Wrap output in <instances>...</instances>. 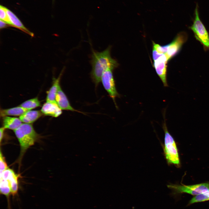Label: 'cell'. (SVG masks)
I'll return each mask as SVG.
<instances>
[{
    "instance_id": "obj_1",
    "label": "cell",
    "mask_w": 209,
    "mask_h": 209,
    "mask_svg": "<svg viewBox=\"0 0 209 209\" xmlns=\"http://www.w3.org/2000/svg\"><path fill=\"white\" fill-rule=\"evenodd\" d=\"M111 46H109L100 52L92 49L91 59L92 66L91 77L96 87L101 82L102 76L105 71L108 69L113 70L118 66L117 61L111 56Z\"/></svg>"
},
{
    "instance_id": "obj_2",
    "label": "cell",
    "mask_w": 209,
    "mask_h": 209,
    "mask_svg": "<svg viewBox=\"0 0 209 209\" xmlns=\"http://www.w3.org/2000/svg\"><path fill=\"white\" fill-rule=\"evenodd\" d=\"M14 131L19 142L21 154L33 145L38 137L37 134L30 124L22 123Z\"/></svg>"
},
{
    "instance_id": "obj_3",
    "label": "cell",
    "mask_w": 209,
    "mask_h": 209,
    "mask_svg": "<svg viewBox=\"0 0 209 209\" xmlns=\"http://www.w3.org/2000/svg\"><path fill=\"white\" fill-rule=\"evenodd\" d=\"M163 114L164 121L163 127L165 133L164 151L165 157L168 163L179 167L180 161L176 144L168 130L165 120V114L164 113Z\"/></svg>"
},
{
    "instance_id": "obj_4",
    "label": "cell",
    "mask_w": 209,
    "mask_h": 209,
    "mask_svg": "<svg viewBox=\"0 0 209 209\" xmlns=\"http://www.w3.org/2000/svg\"><path fill=\"white\" fill-rule=\"evenodd\" d=\"M167 186L172 190L171 195L174 196L184 193L196 196L209 189V183L190 185L170 184Z\"/></svg>"
},
{
    "instance_id": "obj_5",
    "label": "cell",
    "mask_w": 209,
    "mask_h": 209,
    "mask_svg": "<svg viewBox=\"0 0 209 209\" xmlns=\"http://www.w3.org/2000/svg\"><path fill=\"white\" fill-rule=\"evenodd\" d=\"M199 7L198 3H197L195 9L193 23L190 28L194 32L197 39L205 48L209 49V36L199 17Z\"/></svg>"
},
{
    "instance_id": "obj_6",
    "label": "cell",
    "mask_w": 209,
    "mask_h": 209,
    "mask_svg": "<svg viewBox=\"0 0 209 209\" xmlns=\"http://www.w3.org/2000/svg\"><path fill=\"white\" fill-rule=\"evenodd\" d=\"M113 70L108 69L103 73L101 78L103 87L112 98L115 105L117 107L116 102V98L119 96L116 87L115 82L113 75Z\"/></svg>"
},
{
    "instance_id": "obj_7",
    "label": "cell",
    "mask_w": 209,
    "mask_h": 209,
    "mask_svg": "<svg viewBox=\"0 0 209 209\" xmlns=\"http://www.w3.org/2000/svg\"><path fill=\"white\" fill-rule=\"evenodd\" d=\"M186 39V34L184 33H181L171 43L168 44L167 51L165 54L168 60L178 53Z\"/></svg>"
},
{
    "instance_id": "obj_8",
    "label": "cell",
    "mask_w": 209,
    "mask_h": 209,
    "mask_svg": "<svg viewBox=\"0 0 209 209\" xmlns=\"http://www.w3.org/2000/svg\"><path fill=\"white\" fill-rule=\"evenodd\" d=\"M168 60L165 54L154 61V66L156 72L165 87L168 86L166 78L167 62Z\"/></svg>"
},
{
    "instance_id": "obj_9",
    "label": "cell",
    "mask_w": 209,
    "mask_h": 209,
    "mask_svg": "<svg viewBox=\"0 0 209 209\" xmlns=\"http://www.w3.org/2000/svg\"><path fill=\"white\" fill-rule=\"evenodd\" d=\"M55 101L60 108L63 110L83 113L74 109L71 105L66 95L59 86L55 97Z\"/></svg>"
},
{
    "instance_id": "obj_10",
    "label": "cell",
    "mask_w": 209,
    "mask_h": 209,
    "mask_svg": "<svg viewBox=\"0 0 209 209\" xmlns=\"http://www.w3.org/2000/svg\"><path fill=\"white\" fill-rule=\"evenodd\" d=\"M62 110L56 102L46 101L43 105L41 111L46 116L57 117L62 114Z\"/></svg>"
},
{
    "instance_id": "obj_11",
    "label": "cell",
    "mask_w": 209,
    "mask_h": 209,
    "mask_svg": "<svg viewBox=\"0 0 209 209\" xmlns=\"http://www.w3.org/2000/svg\"><path fill=\"white\" fill-rule=\"evenodd\" d=\"M6 10L12 26L20 29L32 37L34 36L33 33L30 31L24 26L15 14L6 8Z\"/></svg>"
},
{
    "instance_id": "obj_12",
    "label": "cell",
    "mask_w": 209,
    "mask_h": 209,
    "mask_svg": "<svg viewBox=\"0 0 209 209\" xmlns=\"http://www.w3.org/2000/svg\"><path fill=\"white\" fill-rule=\"evenodd\" d=\"M42 114L41 111L28 110L19 116V118L24 123L31 124L40 118Z\"/></svg>"
},
{
    "instance_id": "obj_13",
    "label": "cell",
    "mask_w": 209,
    "mask_h": 209,
    "mask_svg": "<svg viewBox=\"0 0 209 209\" xmlns=\"http://www.w3.org/2000/svg\"><path fill=\"white\" fill-rule=\"evenodd\" d=\"M62 70L59 76L57 78H54L53 83L48 91L46 98V101L56 102L55 97L60 85L61 78L64 71Z\"/></svg>"
},
{
    "instance_id": "obj_14",
    "label": "cell",
    "mask_w": 209,
    "mask_h": 209,
    "mask_svg": "<svg viewBox=\"0 0 209 209\" xmlns=\"http://www.w3.org/2000/svg\"><path fill=\"white\" fill-rule=\"evenodd\" d=\"M3 127L14 130L18 128L22 123L20 119L16 117L5 116L3 117Z\"/></svg>"
},
{
    "instance_id": "obj_15",
    "label": "cell",
    "mask_w": 209,
    "mask_h": 209,
    "mask_svg": "<svg viewBox=\"0 0 209 209\" xmlns=\"http://www.w3.org/2000/svg\"><path fill=\"white\" fill-rule=\"evenodd\" d=\"M28 111L20 106L10 108L1 109L0 116L3 117L8 116H19Z\"/></svg>"
},
{
    "instance_id": "obj_16",
    "label": "cell",
    "mask_w": 209,
    "mask_h": 209,
    "mask_svg": "<svg viewBox=\"0 0 209 209\" xmlns=\"http://www.w3.org/2000/svg\"><path fill=\"white\" fill-rule=\"evenodd\" d=\"M41 106L40 102L37 97L27 100L19 105L28 110H31Z\"/></svg>"
},
{
    "instance_id": "obj_17",
    "label": "cell",
    "mask_w": 209,
    "mask_h": 209,
    "mask_svg": "<svg viewBox=\"0 0 209 209\" xmlns=\"http://www.w3.org/2000/svg\"><path fill=\"white\" fill-rule=\"evenodd\" d=\"M0 190L1 193L6 197L9 204V196L11 194V191L10 184L8 181L0 179Z\"/></svg>"
},
{
    "instance_id": "obj_18",
    "label": "cell",
    "mask_w": 209,
    "mask_h": 209,
    "mask_svg": "<svg viewBox=\"0 0 209 209\" xmlns=\"http://www.w3.org/2000/svg\"><path fill=\"white\" fill-rule=\"evenodd\" d=\"M209 201V189L192 198L189 202L188 206L192 204Z\"/></svg>"
},
{
    "instance_id": "obj_19",
    "label": "cell",
    "mask_w": 209,
    "mask_h": 209,
    "mask_svg": "<svg viewBox=\"0 0 209 209\" xmlns=\"http://www.w3.org/2000/svg\"><path fill=\"white\" fill-rule=\"evenodd\" d=\"M19 176L18 174L14 173L8 180L10 184L11 194L13 196L16 195L18 191V179Z\"/></svg>"
},
{
    "instance_id": "obj_20",
    "label": "cell",
    "mask_w": 209,
    "mask_h": 209,
    "mask_svg": "<svg viewBox=\"0 0 209 209\" xmlns=\"http://www.w3.org/2000/svg\"><path fill=\"white\" fill-rule=\"evenodd\" d=\"M6 7L1 5L0 6V20L4 21L9 26H11V24L9 17L6 10Z\"/></svg>"
},
{
    "instance_id": "obj_21",
    "label": "cell",
    "mask_w": 209,
    "mask_h": 209,
    "mask_svg": "<svg viewBox=\"0 0 209 209\" xmlns=\"http://www.w3.org/2000/svg\"><path fill=\"white\" fill-rule=\"evenodd\" d=\"M153 49L155 50L157 52L161 54H165L167 52L168 45L161 46L158 44L153 42Z\"/></svg>"
},
{
    "instance_id": "obj_22",
    "label": "cell",
    "mask_w": 209,
    "mask_h": 209,
    "mask_svg": "<svg viewBox=\"0 0 209 209\" xmlns=\"http://www.w3.org/2000/svg\"><path fill=\"white\" fill-rule=\"evenodd\" d=\"M14 173V172L12 170L8 168L0 174V179L4 180H8Z\"/></svg>"
},
{
    "instance_id": "obj_23",
    "label": "cell",
    "mask_w": 209,
    "mask_h": 209,
    "mask_svg": "<svg viewBox=\"0 0 209 209\" xmlns=\"http://www.w3.org/2000/svg\"><path fill=\"white\" fill-rule=\"evenodd\" d=\"M8 167L7 164L2 154L0 151V174H1L2 173L6 170L7 169Z\"/></svg>"
},
{
    "instance_id": "obj_24",
    "label": "cell",
    "mask_w": 209,
    "mask_h": 209,
    "mask_svg": "<svg viewBox=\"0 0 209 209\" xmlns=\"http://www.w3.org/2000/svg\"><path fill=\"white\" fill-rule=\"evenodd\" d=\"M163 54H160L158 53L154 49H153L152 57L154 61L157 60Z\"/></svg>"
},
{
    "instance_id": "obj_25",
    "label": "cell",
    "mask_w": 209,
    "mask_h": 209,
    "mask_svg": "<svg viewBox=\"0 0 209 209\" xmlns=\"http://www.w3.org/2000/svg\"><path fill=\"white\" fill-rule=\"evenodd\" d=\"M10 26L8 24H7L4 21L0 20V29H3L7 27L8 26Z\"/></svg>"
},
{
    "instance_id": "obj_26",
    "label": "cell",
    "mask_w": 209,
    "mask_h": 209,
    "mask_svg": "<svg viewBox=\"0 0 209 209\" xmlns=\"http://www.w3.org/2000/svg\"><path fill=\"white\" fill-rule=\"evenodd\" d=\"M5 129L3 127L0 128V142L1 143L2 139L4 132Z\"/></svg>"
}]
</instances>
